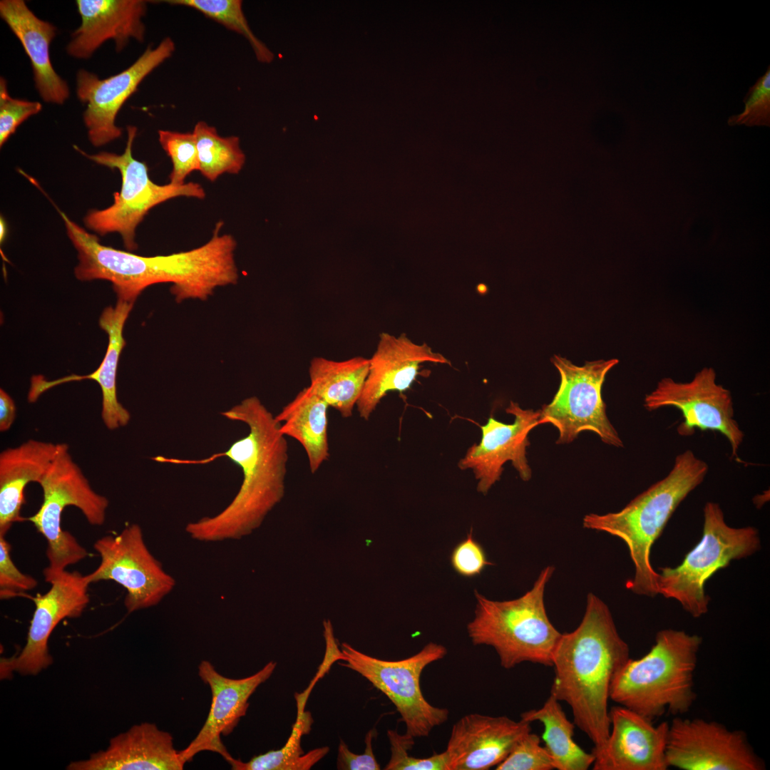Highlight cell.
<instances>
[{"label": "cell", "instance_id": "1", "mask_svg": "<svg viewBox=\"0 0 770 770\" xmlns=\"http://www.w3.org/2000/svg\"><path fill=\"white\" fill-rule=\"evenodd\" d=\"M221 414L245 423L247 435L227 451L199 460L160 456V463L204 464L227 457L242 470V482L232 501L220 513L188 523L192 540L220 542L240 539L257 529L284 495L288 443L280 423L257 396L243 399Z\"/></svg>", "mask_w": 770, "mask_h": 770}, {"label": "cell", "instance_id": "2", "mask_svg": "<svg viewBox=\"0 0 770 770\" xmlns=\"http://www.w3.org/2000/svg\"><path fill=\"white\" fill-rule=\"evenodd\" d=\"M223 225L218 221L210 240L200 247L151 257L105 246L96 235L81 230L72 240L78 260L75 276L81 281L108 280L118 299L131 303L147 287L159 283L172 284L177 302L206 300L217 288L236 284L239 279L237 242L230 234H220Z\"/></svg>", "mask_w": 770, "mask_h": 770}, {"label": "cell", "instance_id": "3", "mask_svg": "<svg viewBox=\"0 0 770 770\" xmlns=\"http://www.w3.org/2000/svg\"><path fill=\"white\" fill-rule=\"evenodd\" d=\"M630 658L607 605L596 595L587 597L578 627L562 634L553 652L554 678L550 695L571 708L574 724L594 745L597 756L610 734L608 709L613 679Z\"/></svg>", "mask_w": 770, "mask_h": 770}, {"label": "cell", "instance_id": "4", "mask_svg": "<svg viewBox=\"0 0 770 770\" xmlns=\"http://www.w3.org/2000/svg\"><path fill=\"white\" fill-rule=\"evenodd\" d=\"M708 464L689 450L678 454L667 475L634 498L622 509L603 515L590 513L583 527L616 536L627 545L635 575L626 587L640 595H658V573L650 550L679 504L704 480Z\"/></svg>", "mask_w": 770, "mask_h": 770}, {"label": "cell", "instance_id": "5", "mask_svg": "<svg viewBox=\"0 0 770 770\" xmlns=\"http://www.w3.org/2000/svg\"><path fill=\"white\" fill-rule=\"evenodd\" d=\"M702 642L683 630H659L650 651L630 657L616 674L610 699L652 722L665 713H687L696 699L694 673Z\"/></svg>", "mask_w": 770, "mask_h": 770}, {"label": "cell", "instance_id": "6", "mask_svg": "<svg viewBox=\"0 0 770 770\" xmlns=\"http://www.w3.org/2000/svg\"><path fill=\"white\" fill-rule=\"evenodd\" d=\"M554 567L547 566L533 587L519 598L494 601L475 590V616L467 625L474 645H488L496 652L502 667L509 669L529 662L552 666L561 633L550 621L544 592Z\"/></svg>", "mask_w": 770, "mask_h": 770}, {"label": "cell", "instance_id": "7", "mask_svg": "<svg viewBox=\"0 0 770 770\" xmlns=\"http://www.w3.org/2000/svg\"><path fill=\"white\" fill-rule=\"evenodd\" d=\"M703 515L700 541L686 554L680 565L659 568L657 580L658 594L677 600L694 618L708 612L710 597L705 592L707 580L732 560L749 557L761 548L757 529L729 526L719 503L707 502Z\"/></svg>", "mask_w": 770, "mask_h": 770}, {"label": "cell", "instance_id": "8", "mask_svg": "<svg viewBox=\"0 0 770 770\" xmlns=\"http://www.w3.org/2000/svg\"><path fill=\"white\" fill-rule=\"evenodd\" d=\"M126 130L127 141L122 154L101 151L91 155L77 145L73 148L95 163L120 172L121 188L119 192H114L113 204L104 209L90 210L83 222L87 228L101 236L118 233L125 249L131 252L138 247L136 228L150 210L178 197L202 200L206 194L202 185L194 182L182 185L155 183L149 177L145 163L136 160L132 154L137 128L128 125Z\"/></svg>", "mask_w": 770, "mask_h": 770}, {"label": "cell", "instance_id": "9", "mask_svg": "<svg viewBox=\"0 0 770 770\" xmlns=\"http://www.w3.org/2000/svg\"><path fill=\"white\" fill-rule=\"evenodd\" d=\"M38 483L42 488L43 501L38 510L27 520L46 540L48 565L43 574L47 578L63 572L67 566L78 563L88 555L86 548L76 538L62 529L61 515L64 508L73 505L82 512L91 525H101L106 520L108 500L91 488L73 460L66 443H62Z\"/></svg>", "mask_w": 770, "mask_h": 770}, {"label": "cell", "instance_id": "10", "mask_svg": "<svg viewBox=\"0 0 770 770\" xmlns=\"http://www.w3.org/2000/svg\"><path fill=\"white\" fill-rule=\"evenodd\" d=\"M336 658L384 694L396 707L404 722L406 734L415 738L428 736L431 730L448 718L447 709L434 707L423 697L420 677L423 669L447 654L442 645L429 642L419 652L399 660L369 656L342 643Z\"/></svg>", "mask_w": 770, "mask_h": 770}, {"label": "cell", "instance_id": "11", "mask_svg": "<svg viewBox=\"0 0 770 770\" xmlns=\"http://www.w3.org/2000/svg\"><path fill=\"white\" fill-rule=\"evenodd\" d=\"M551 361L560 382L552 401L540 409L539 425L550 423L558 431L557 444L573 442L584 431L596 433L607 445L622 448L623 442L609 420L602 388L617 359H599L578 366L554 355Z\"/></svg>", "mask_w": 770, "mask_h": 770}, {"label": "cell", "instance_id": "12", "mask_svg": "<svg viewBox=\"0 0 770 770\" xmlns=\"http://www.w3.org/2000/svg\"><path fill=\"white\" fill-rule=\"evenodd\" d=\"M93 548L101 562L86 575L88 580H113L123 586L128 612L155 606L173 590L175 578L149 550L140 525L131 524L115 535L103 536Z\"/></svg>", "mask_w": 770, "mask_h": 770}, {"label": "cell", "instance_id": "13", "mask_svg": "<svg viewBox=\"0 0 770 770\" xmlns=\"http://www.w3.org/2000/svg\"><path fill=\"white\" fill-rule=\"evenodd\" d=\"M712 367H704L687 382L676 381L670 377L659 380L655 388L644 399L649 411L674 407L682 413L683 421L677 428L681 436L694 434L696 429L717 431L728 440L732 457L736 461L744 433L734 419L731 392L717 383Z\"/></svg>", "mask_w": 770, "mask_h": 770}, {"label": "cell", "instance_id": "14", "mask_svg": "<svg viewBox=\"0 0 770 770\" xmlns=\"http://www.w3.org/2000/svg\"><path fill=\"white\" fill-rule=\"evenodd\" d=\"M669 767L682 770H763L746 734L702 719L676 717L669 724Z\"/></svg>", "mask_w": 770, "mask_h": 770}, {"label": "cell", "instance_id": "15", "mask_svg": "<svg viewBox=\"0 0 770 770\" xmlns=\"http://www.w3.org/2000/svg\"><path fill=\"white\" fill-rule=\"evenodd\" d=\"M175 50V42L166 37L156 47L148 46L131 66L115 75L101 79L85 69L77 72L76 96L86 106L83 120L92 145L101 147L120 137L122 130L115 119L121 107Z\"/></svg>", "mask_w": 770, "mask_h": 770}, {"label": "cell", "instance_id": "16", "mask_svg": "<svg viewBox=\"0 0 770 770\" xmlns=\"http://www.w3.org/2000/svg\"><path fill=\"white\" fill-rule=\"evenodd\" d=\"M45 580L51 585L49 590L30 597L35 610L26 644L7 663L10 670L21 675H36L52 664L48 640L53 630L63 619L80 617L89 602L91 582L86 575L64 570Z\"/></svg>", "mask_w": 770, "mask_h": 770}, {"label": "cell", "instance_id": "17", "mask_svg": "<svg viewBox=\"0 0 770 770\" xmlns=\"http://www.w3.org/2000/svg\"><path fill=\"white\" fill-rule=\"evenodd\" d=\"M505 411L514 416L513 422L505 423L491 416L480 426V443L472 445L458 464L461 470L473 471L478 480L477 490L484 495L500 480L508 461H511L523 481H528L532 476L526 448L530 445L529 433L539 426L540 410L523 409L511 401Z\"/></svg>", "mask_w": 770, "mask_h": 770}, {"label": "cell", "instance_id": "18", "mask_svg": "<svg viewBox=\"0 0 770 770\" xmlns=\"http://www.w3.org/2000/svg\"><path fill=\"white\" fill-rule=\"evenodd\" d=\"M276 666L277 663L271 661L251 676L233 679L219 673L207 660L200 663L198 675L210 687L212 701L207 719L200 732L184 749L180 751L185 763L204 751L217 753L226 761L232 756L222 743L221 736L232 732L241 717L246 714L250 697L270 677Z\"/></svg>", "mask_w": 770, "mask_h": 770}, {"label": "cell", "instance_id": "19", "mask_svg": "<svg viewBox=\"0 0 770 770\" xmlns=\"http://www.w3.org/2000/svg\"><path fill=\"white\" fill-rule=\"evenodd\" d=\"M605 746L595 756V770H667V722L655 726L638 713L617 705L609 712Z\"/></svg>", "mask_w": 770, "mask_h": 770}, {"label": "cell", "instance_id": "20", "mask_svg": "<svg viewBox=\"0 0 770 770\" xmlns=\"http://www.w3.org/2000/svg\"><path fill=\"white\" fill-rule=\"evenodd\" d=\"M426 362L451 364L426 343L416 344L405 334L394 336L382 332L376 351L369 359L367 378L356 406L359 416L369 420L389 392L409 389L418 376L421 365Z\"/></svg>", "mask_w": 770, "mask_h": 770}, {"label": "cell", "instance_id": "21", "mask_svg": "<svg viewBox=\"0 0 770 770\" xmlns=\"http://www.w3.org/2000/svg\"><path fill=\"white\" fill-rule=\"evenodd\" d=\"M531 731L530 723L506 716L469 714L456 722L445 751L449 770H487L498 766L518 741Z\"/></svg>", "mask_w": 770, "mask_h": 770}, {"label": "cell", "instance_id": "22", "mask_svg": "<svg viewBox=\"0 0 770 770\" xmlns=\"http://www.w3.org/2000/svg\"><path fill=\"white\" fill-rule=\"evenodd\" d=\"M81 23L71 34L66 52L71 57L88 59L106 41L113 40L122 51L130 39L143 42V18L148 1L143 0H77Z\"/></svg>", "mask_w": 770, "mask_h": 770}, {"label": "cell", "instance_id": "23", "mask_svg": "<svg viewBox=\"0 0 770 770\" xmlns=\"http://www.w3.org/2000/svg\"><path fill=\"white\" fill-rule=\"evenodd\" d=\"M185 762L172 735L143 722L111 739L106 749L71 761L68 770H182Z\"/></svg>", "mask_w": 770, "mask_h": 770}, {"label": "cell", "instance_id": "24", "mask_svg": "<svg viewBox=\"0 0 770 770\" xmlns=\"http://www.w3.org/2000/svg\"><path fill=\"white\" fill-rule=\"evenodd\" d=\"M133 304L118 299L115 307H108L103 311L99 325L108 334V345L104 358L96 371L88 375L71 374L53 381H47L43 376H34L31 379L28 401H36L44 391L61 384L92 379L101 389V417L105 426L110 430L126 426L130 420V414L118 400L116 376L120 354L125 344L123 327Z\"/></svg>", "mask_w": 770, "mask_h": 770}, {"label": "cell", "instance_id": "25", "mask_svg": "<svg viewBox=\"0 0 770 770\" xmlns=\"http://www.w3.org/2000/svg\"><path fill=\"white\" fill-rule=\"evenodd\" d=\"M0 16L21 43L28 56L36 88L46 103L63 104L68 98V86L54 70L50 45L56 27L37 17L23 0L0 1Z\"/></svg>", "mask_w": 770, "mask_h": 770}, {"label": "cell", "instance_id": "26", "mask_svg": "<svg viewBox=\"0 0 770 770\" xmlns=\"http://www.w3.org/2000/svg\"><path fill=\"white\" fill-rule=\"evenodd\" d=\"M62 443L29 439L0 453V535H5L21 515L24 490L31 482L39 483Z\"/></svg>", "mask_w": 770, "mask_h": 770}, {"label": "cell", "instance_id": "27", "mask_svg": "<svg viewBox=\"0 0 770 770\" xmlns=\"http://www.w3.org/2000/svg\"><path fill=\"white\" fill-rule=\"evenodd\" d=\"M328 404L310 386L304 387L275 416L280 431L304 448L312 473L329 458Z\"/></svg>", "mask_w": 770, "mask_h": 770}, {"label": "cell", "instance_id": "28", "mask_svg": "<svg viewBox=\"0 0 770 770\" xmlns=\"http://www.w3.org/2000/svg\"><path fill=\"white\" fill-rule=\"evenodd\" d=\"M369 368V359L354 356L334 361L321 356L312 359L309 386L342 418H349L359 399Z\"/></svg>", "mask_w": 770, "mask_h": 770}, {"label": "cell", "instance_id": "29", "mask_svg": "<svg viewBox=\"0 0 770 770\" xmlns=\"http://www.w3.org/2000/svg\"><path fill=\"white\" fill-rule=\"evenodd\" d=\"M520 719L540 722L544 728V747L558 770H586L592 766L595 756L582 749L574 740V724L567 717L560 701L550 695L542 707L523 712Z\"/></svg>", "mask_w": 770, "mask_h": 770}, {"label": "cell", "instance_id": "30", "mask_svg": "<svg viewBox=\"0 0 770 770\" xmlns=\"http://www.w3.org/2000/svg\"><path fill=\"white\" fill-rule=\"evenodd\" d=\"M307 697L297 698V716L292 732L285 744L277 750H271L242 761L231 756L227 761L234 770H309L329 751L328 746L304 753L301 746L302 737L311 730L313 719L304 711Z\"/></svg>", "mask_w": 770, "mask_h": 770}, {"label": "cell", "instance_id": "31", "mask_svg": "<svg viewBox=\"0 0 770 770\" xmlns=\"http://www.w3.org/2000/svg\"><path fill=\"white\" fill-rule=\"evenodd\" d=\"M192 133L196 138L199 171L206 179L214 182L223 173H240L245 155L238 137H222L215 127L205 121L197 122Z\"/></svg>", "mask_w": 770, "mask_h": 770}, {"label": "cell", "instance_id": "32", "mask_svg": "<svg viewBox=\"0 0 770 770\" xmlns=\"http://www.w3.org/2000/svg\"><path fill=\"white\" fill-rule=\"evenodd\" d=\"M165 2L194 9L226 28L245 36L251 44L257 59L270 62L272 53L252 32L244 15L240 0H170Z\"/></svg>", "mask_w": 770, "mask_h": 770}, {"label": "cell", "instance_id": "33", "mask_svg": "<svg viewBox=\"0 0 770 770\" xmlns=\"http://www.w3.org/2000/svg\"><path fill=\"white\" fill-rule=\"evenodd\" d=\"M158 140L170 158L173 168L169 175L170 183H185V178L193 171L199 170V160L195 134L159 130Z\"/></svg>", "mask_w": 770, "mask_h": 770}, {"label": "cell", "instance_id": "34", "mask_svg": "<svg viewBox=\"0 0 770 770\" xmlns=\"http://www.w3.org/2000/svg\"><path fill=\"white\" fill-rule=\"evenodd\" d=\"M387 736L391 746V758L386 765V770H449L446 752L433 754L427 758H416L409 755L414 744V738L406 734H399L396 730H388Z\"/></svg>", "mask_w": 770, "mask_h": 770}, {"label": "cell", "instance_id": "35", "mask_svg": "<svg viewBox=\"0 0 770 770\" xmlns=\"http://www.w3.org/2000/svg\"><path fill=\"white\" fill-rule=\"evenodd\" d=\"M555 766L540 738L531 731L515 744L496 770H551Z\"/></svg>", "mask_w": 770, "mask_h": 770}, {"label": "cell", "instance_id": "36", "mask_svg": "<svg viewBox=\"0 0 770 770\" xmlns=\"http://www.w3.org/2000/svg\"><path fill=\"white\" fill-rule=\"evenodd\" d=\"M744 111L728 119L729 125L747 126L770 125V67L749 88L743 100Z\"/></svg>", "mask_w": 770, "mask_h": 770}, {"label": "cell", "instance_id": "37", "mask_svg": "<svg viewBox=\"0 0 770 770\" xmlns=\"http://www.w3.org/2000/svg\"><path fill=\"white\" fill-rule=\"evenodd\" d=\"M42 105L38 101L12 98L8 91L6 81L0 78V147L13 135L17 128L31 116L38 113Z\"/></svg>", "mask_w": 770, "mask_h": 770}, {"label": "cell", "instance_id": "38", "mask_svg": "<svg viewBox=\"0 0 770 770\" xmlns=\"http://www.w3.org/2000/svg\"><path fill=\"white\" fill-rule=\"evenodd\" d=\"M11 545L0 535V597L6 600L34 589L37 580L21 572L11 558Z\"/></svg>", "mask_w": 770, "mask_h": 770}, {"label": "cell", "instance_id": "39", "mask_svg": "<svg viewBox=\"0 0 770 770\" xmlns=\"http://www.w3.org/2000/svg\"><path fill=\"white\" fill-rule=\"evenodd\" d=\"M451 563L457 573L467 578L479 575L487 565L492 564L481 544L473 537L472 528L466 538L453 548Z\"/></svg>", "mask_w": 770, "mask_h": 770}, {"label": "cell", "instance_id": "40", "mask_svg": "<svg viewBox=\"0 0 770 770\" xmlns=\"http://www.w3.org/2000/svg\"><path fill=\"white\" fill-rule=\"evenodd\" d=\"M375 729H371L365 737V751L356 754L351 751L343 740H340L338 746L337 768L342 770H379L380 765L377 762L372 748V740L376 734Z\"/></svg>", "mask_w": 770, "mask_h": 770}, {"label": "cell", "instance_id": "41", "mask_svg": "<svg viewBox=\"0 0 770 770\" xmlns=\"http://www.w3.org/2000/svg\"><path fill=\"white\" fill-rule=\"evenodd\" d=\"M16 416V406L12 398L2 389H0V431L10 428Z\"/></svg>", "mask_w": 770, "mask_h": 770}, {"label": "cell", "instance_id": "42", "mask_svg": "<svg viewBox=\"0 0 770 770\" xmlns=\"http://www.w3.org/2000/svg\"><path fill=\"white\" fill-rule=\"evenodd\" d=\"M6 225L5 221H4V219L1 216V218H0V242H1V244H2V242L4 241V239L6 237Z\"/></svg>", "mask_w": 770, "mask_h": 770}]
</instances>
